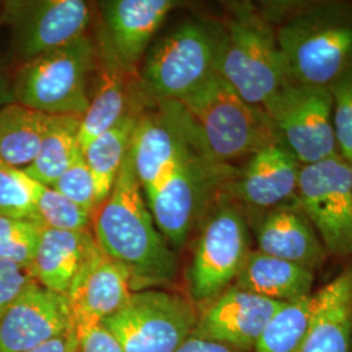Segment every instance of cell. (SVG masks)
<instances>
[{"label": "cell", "mask_w": 352, "mask_h": 352, "mask_svg": "<svg viewBox=\"0 0 352 352\" xmlns=\"http://www.w3.org/2000/svg\"><path fill=\"white\" fill-rule=\"evenodd\" d=\"M197 316L184 298L161 289L133 291L102 322L124 352H176L193 334Z\"/></svg>", "instance_id": "9"}, {"label": "cell", "mask_w": 352, "mask_h": 352, "mask_svg": "<svg viewBox=\"0 0 352 352\" xmlns=\"http://www.w3.org/2000/svg\"><path fill=\"white\" fill-rule=\"evenodd\" d=\"M39 230L41 225L34 222L0 217V258L29 270L37 248Z\"/></svg>", "instance_id": "29"}, {"label": "cell", "mask_w": 352, "mask_h": 352, "mask_svg": "<svg viewBox=\"0 0 352 352\" xmlns=\"http://www.w3.org/2000/svg\"><path fill=\"white\" fill-rule=\"evenodd\" d=\"M26 183L30 189L41 226L64 231L89 230V225L91 223L90 214L69 201L56 189L39 183L28 174Z\"/></svg>", "instance_id": "28"}, {"label": "cell", "mask_w": 352, "mask_h": 352, "mask_svg": "<svg viewBox=\"0 0 352 352\" xmlns=\"http://www.w3.org/2000/svg\"><path fill=\"white\" fill-rule=\"evenodd\" d=\"M302 164L282 144L274 142L253 154L239 179L236 195L258 209H273L296 192Z\"/></svg>", "instance_id": "18"}, {"label": "cell", "mask_w": 352, "mask_h": 352, "mask_svg": "<svg viewBox=\"0 0 352 352\" xmlns=\"http://www.w3.org/2000/svg\"><path fill=\"white\" fill-rule=\"evenodd\" d=\"M157 104L175 118L202 155L217 164L230 166L280 142L264 109L241 100L217 72L187 97Z\"/></svg>", "instance_id": "2"}, {"label": "cell", "mask_w": 352, "mask_h": 352, "mask_svg": "<svg viewBox=\"0 0 352 352\" xmlns=\"http://www.w3.org/2000/svg\"><path fill=\"white\" fill-rule=\"evenodd\" d=\"M175 4L171 0H109L100 4L104 34L129 75Z\"/></svg>", "instance_id": "17"}, {"label": "cell", "mask_w": 352, "mask_h": 352, "mask_svg": "<svg viewBox=\"0 0 352 352\" xmlns=\"http://www.w3.org/2000/svg\"><path fill=\"white\" fill-rule=\"evenodd\" d=\"M291 80L330 88L352 68V7L312 6L274 28Z\"/></svg>", "instance_id": "3"}, {"label": "cell", "mask_w": 352, "mask_h": 352, "mask_svg": "<svg viewBox=\"0 0 352 352\" xmlns=\"http://www.w3.org/2000/svg\"><path fill=\"white\" fill-rule=\"evenodd\" d=\"M176 352H235V350L219 342L204 340L196 336H190Z\"/></svg>", "instance_id": "35"}, {"label": "cell", "mask_w": 352, "mask_h": 352, "mask_svg": "<svg viewBox=\"0 0 352 352\" xmlns=\"http://www.w3.org/2000/svg\"><path fill=\"white\" fill-rule=\"evenodd\" d=\"M248 253L243 215L230 205L218 208L202 228L189 267L193 300L204 302L222 292L239 276Z\"/></svg>", "instance_id": "12"}, {"label": "cell", "mask_w": 352, "mask_h": 352, "mask_svg": "<svg viewBox=\"0 0 352 352\" xmlns=\"http://www.w3.org/2000/svg\"><path fill=\"white\" fill-rule=\"evenodd\" d=\"M231 176V166L214 162L192 145L164 180L145 195L155 226L168 244L176 248L184 244L196 219Z\"/></svg>", "instance_id": "6"}, {"label": "cell", "mask_w": 352, "mask_h": 352, "mask_svg": "<svg viewBox=\"0 0 352 352\" xmlns=\"http://www.w3.org/2000/svg\"><path fill=\"white\" fill-rule=\"evenodd\" d=\"M139 113L128 110L110 129L91 140L82 149L85 162L96 183L98 206L107 199L131 146Z\"/></svg>", "instance_id": "24"}, {"label": "cell", "mask_w": 352, "mask_h": 352, "mask_svg": "<svg viewBox=\"0 0 352 352\" xmlns=\"http://www.w3.org/2000/svg\"><path fill=\"white\" fill-rule=\"evenodd\" d=\"M128 151L107 199L91 215L97 245L131 276L132 291L171 282L177 260L155 227Z\"/></svg>", "instance_id": "1"}, {"label": "cell", "mask_w": 352, "mask_h": 352, "mask_svg": "<svg viewBox=\"0 0 352 352\" xmlns=\"http://www.w3.org/2000/svg\"><path fill=\"white\" fill-rule=\"evenodd\" d=\"M12 102H14L12 87H10V84L6 81V78H3L0 76V109H3L4 106H7Z\"/></svg>", "instance_id": "37"}, {"label": "cell", "mask_w": 352, "mask_h": 352, "mask_svg": "<svg viewBox=\"0 0 352 352\" xmlns=\"http://www.w3.org/2000/svg\"><path fill=\"white\" fill-rule=\"evenodd\" d=\"M97 58V46L84 36L21 64L12 85L14 102L49 116L82 118L90 102L89 77Z\"/></svg>", "instance_id": "5"}, {"label": "cell", "mask_w": 352, "mask_h": 352, "mask_svg": "<svg viewBox=\"0 0 352 352\" xmlns=\"http://www.w3.org/2000/svg\"><path fill=\"white\" fill-rule=\"evenodd\" d=\"M76 352H124L119 340L98 320H78L74 322Z\"/></svg>", "instance_id": "33"}, {"label": "cell", "mask_w": 352, "mask_h": 352, "mask_svg": "<svg viewBox=\"0 0 352 352\" xmlns=\"http://www.w3.org/2000/svg\"><path fill=\"white\" fill-rule=\"evenodd\" d=\"M94 244L89 230L64 231L41 226L29 272L39 286L65 295Z\"/></svg>", "instance_id": "21"}, {"label": "cell", "mask_w": 352, "mask_h": 352, "mask_svg": "<svg viewBox=\"0 0 352 352\" xmlns=\"http://www.w3.org/2000/svg\"><path fill=\"white\" fill-rule=\"evenodd\" d=\"M0 217L39 223L26 174L0 162Z\"/></svg>", "instance_id": "30"}, {"label": "cell", "mask_w": 352, "mask_h": 352, "mask_svg": "<svg viewBox=\"0 0 352 352\" xmlns=\"http://www.w3.org/2000/svg\"><path fill=\"white\" fill-rule=\"evenodd\" d=\"M312 295L278 308L257 340L256 352H299L312 320Z\"/></svg>", "instance_id": "27"}, {"label": "cell", "mask_w": 352, "mask_h": 352, "mask_svg": "<svg viewBox=\"0 0 352 352\" xmlns=\"http://www.w3.org/2000/svg\"><path fill=\"white\" fill-rule=\"evenodd\" d=\"M338 154L352 161V68L330 87Z\"/></svg>", "instance_id": "32"}, {"label": "cell", "mask_w": 352, "mask_h": 352, "mask_svg": "<svg viewBox=\"0 0 352 352\" xmlns=\"http://www.w3.org/2000/svg\"><path fill=\"white\" fill-rule=\"evenodd\" d=\"M349 164V168H350V176H351V183H352V161L350 162H347Z\"/></svg>", "instance_id": "38"}, {"label": "cell", "mask_w": 352, "mask_h": 352, "mask_svg": "<svg viewBox=\"0 0 352 352\" xmlns=\"http://www.w3.org/2000/svg\"><path fill=\"white\" fill-rule=\"evenodd\" d=\"M217 34L188 21L158 42L140 76L141 93L155 103L177 101L215 74Z\"/></svg>", "instance_id": "7"}, {"label": "cell", "mask_w": 352, "mask_h": 352, "mask_svg": "<svg viewBox=\"0 0 352 352\" xmlns=\"http://www.w3.org/2000/svg\"><path fill=\"white\" fill-rule=\"evenodd\" d=\"M77 347V340H76L75 327L67 333H64L63 336L51 340L42 344L38 346L36 349H32L29 351L24 352H76Z\"/></svg>", "instance_id": "36"}, {"label": "cell", "mask_w": 352, "mask_h": 352, "mask_svg": "<svg viewBox=\"0 0 352 352\" xmlns=\"http://www.w3.org/2000/svg\"><path fill=\"white\" fill-rule=\"evenodd\" d=\"M282 304L238 287L228 289L197 321L192 336L232 349H254L266 324Z\"/></svg>", "instance_id": "15"}, {"label": "cell", "mask_w": 352, "mask_h": 352, "mask_svg": "<svg viewBox=\"0 0 352 352\" xmlns=\"http://www.w3.org/2000/svg\"><path fill=\"white\" fill-rule=\"evenodd\" d=\"M101 71L89 102L88 110L81 118L78 144L81 151L97 136L115 126L129 110L126 76L129 74L118 60L104 32L101 34Z\"/></svg>", "instance_id": "22"}, {"label": "cell", "mask_w": 352, "mask_h": 352, "mask_svg": "<svg viewBox=\"0 0 352 352\" xmlns=\"http://www.w3.org/2000/svg\"><path fill=\"white\" fill-rule=\"evenodd\" d=\"M302 213L327 252L352 254V183L349 164L340 154L304 164L298 183Z\"/></svg>", "instance_id": "11"}, {"label": "cell", "mask_w": 352, "mask_h": 352, "mask_svg": "<svg viewBox=\"0 0 352 352\" xmlns=\"http://www.w3.org/2000/svg\"><path fill=\"white\" fill-rule=\"evenodd\" d=\"M314 282V270L253 251L236 277V287L274 302H291L311 295Z\"/></svg>", "instance_id": "23"}, {"label": "cell", "mask_w": 352, "mask_h": 352, "mask_svg": "<svg viewBox=\"0 0 352 352\" xmlns=\"http://www.w3.org/2000/svg\"><path fill=\"white\" fill-rule=\"evenodd\" d=\"M190 148L187 135L164 106L139 113L129 154L144 195L151 193Z\"/></svg>", "instance_id": "14"}, {"label": "cell", "mask_w": 352, "mask_h": 352, "mask_svg": "<svg viewBox=\"0 0 352 352\" xmlns=\"http://www.w3.org/2000/svg\"><path fill=\"white\" fill-rule=\"evenodd\" d=\"M258 251L314 270L327 250L302 209L277 206L269 210L257 230Z\"/></svg>", "instance_id": "20"}, {"label": "cell", "mask_w": 352, "mask_h": 352, "mask_svg": "<svg viewBox=\"0 0 352 352\" xmlns=\"http://www.w3.org/2000/svg\"><path fill=\"white\" fill-rule=\"evenodd\" d=\"M263 109L279 141L302 166L338 154L330 89L289 80Z\"/></svg>", "instance_id": "8"}, {"label": "cell", "mask_w": 352, "mask_h": 352, "mask_svg": "<svg viewBox=\"0 0 352 352\" xmlns=\"http://www.w3.org/2000/svg\"><path fill=\"white\" fill-rule=\"evenodd\" d=\"M74 327L65 295L34 282L0 316V352L29 351Z\"/></svg>", "instance_id": "13"}, {"label": "cell", "mask_w": 352, "mask_h": 352, "mask_svg": "<svg viewBox=\"0 0 352 352\" xmlns=\"http://www.w3.org/2000/svg\"><path fill=\"white\" fill-rule=\"evenodd\" d=\"M34 282L36 280L29 270L0 258V316L26 287Z\"/></svg>", "instance_id": "34"}, {"label": "cell", "mask_w": 352, "mask_h": 352, "mask_svg": "<svg viewBox=\"0 0 352 352\" xmlns=\"http://www.w3.org/2000/svg\"><path fill=\"white\" fill-rule=\"evenodd\" d=\"M49 115L12 102L0 109V162L24 170L37 157Z\"/></svg>", "instance_id": "25"}, {"label": "cell", "mask_w": 352, "mask_h": 352, "mask_svg": "<svg viewBox=\"0 0 352 352\" xmlns=\"http://www.w3.org/2000/svg\"><path fill=\"white\" fill-rule=\"evenodd\" d=\"M132 292L128 270L109 257L96 243L78 269L65 298L74 322L78 320L103 321L118 312Z\"/></svg>", "instance_id": "16"}, {"label": "cell", "mask_w": 352, "mask_h": 352, "mask_svg": "<svg viewBox=\"0 0 352 352\" xmlns=\"http://www.w3.org/2000/svg\"><path fill=\"white\" fill-rule=\"evenodd\" d=\"M80 126V116H49L37 157L24 168V173L51 187L81 151Z\"/></svg>", "instance_id": "26"}, {"label": "cell", "mask_w": 352, "mask_h": 352, "mask_svg": "<svg viewBox=\"0 0 352 352\" xmlns=\"http://www.w3.org/2000/svg\"><path fill=\"white\" fill-rule=\"evenodd\" d=\"M0 20L11 32L14 59L24 64L87 36L91 14L82 0H10Z\"/></svg>", "instance_id": "10"}, {"label": "cell", "mask_w": 352, "mask_h": 352, "mask_svg": "<svg viewBox=\"0 0 352 352\" xmlns=\"http://www.w3.org/2000/svg\"><path fill=\"white\" fill-rule=\"evenodd\" d=\"M312 296V320L299 352H351L352 266Z\"/></svg>", "instance_id": "19"}, {"label": "cell", "mask_w": 352, "mask_h": 352, "mask_svg": "<svg viewBox=\"0 0 352 352\" xmlns=\"http://www.w3.org/2000/svg\"><path fill=\"white\" fill-rule=\"evenodd\" d=\"M0 7H1V3H0Z\"/></svg>", "instance_id": "39"}, {"label": "cell", "mask_w": 352, "mask_h": 352, "mask_svg": "<svg viewBox=\"0 0 352 352\" xmlns=\"http://www.w3.org/2000/svg\"><path fill=\"white\" fill-rule=\"evenodd\" d=\"M51 187L90 215H93L98 208L96 183L85 162L82 151L76 155L75 161Z\"/></svg>", "instance_id": "31"}, {"label": "cell", "mask_w": 352, "mask_h": 352, "mask_svg": "<svg viewBox=\"0 0 352 352\" xmlns=\"http://www.w3.org/2000/svg\"><path fill=\"white\" fill-rule=\"evenodd\" d=\"M215 34V71L247 103L263 107L291 80L274 28L250 7L238 6Z\"/></svg>", "instance_id": "4"}]
</instances>
